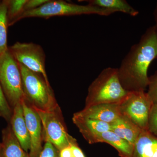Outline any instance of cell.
Segmentation results:
<instances>
[{"instance_id": "17", "label": "cell", "mask_w": 157, "mask_h": 157, "mask_svg": "<svg viewBox=\"0 0 157 157\" xmlns=\"http://www.w3.org/2000/svg\"><path fill=\"white\" fill-rule=\"evenodd\" d=\"M86 2L90 5L113 10L116 12H122L133 17L139 14V11L125 0H88Z\"/></svg>"}, {"instance_id": "24", "label": "cell", "mask_w": 157, "mask_h": 157, "mask_svg": "<svg viewBox=\"0 0 157 157\" xmlns=\"http://www.w3.org/2000/svg\"><path fill=\"white\" fill-rule=\"evenodd\" d=\"M48 1L49 0H27L25 8V12L38 9Z\"/></svg>"}, {"instance_id": "25", "label": "cell", "mask_w": 157, "mask_h": 157, "mask_svg": "<svg viewBox=\"0 0 157 157\" xmlns=\"http://www.w3.org/2000/svg\"><path fill=\"white\" fill-rule=\"evenodd\" d=\"M70 146L72 150L73 157H86L83 152L78 146L77 142L71 144Z\"/></svg>"}, {"instance_id": "14", "label": "cell", "mask_w": 157, "mask_h": 157, "mask_svg": "<svg viewBox=\"0 0 157 157\" xmlns=\"http://www.w3.org/2000/svg\"><path fill=\"white\" fill-rule=\"evenodd\" d=\"M132 157H157V137L142 130L134 145Z\"/></svg>"}, {"instance_id": "10", "label": "cell", "mask_w": 157, "mask_h": 157, "mask_svg": "<svg viewBox=\"0 0 157 157\" xmlns=\"http://www.w3.org/2000/svg\"><path fill=\"white\" fill-rule=\"evenodd\" d=\"M74 115L111 124L121 115L120 104H101L85 107Z\"/></svg>"}, {"instance_id": "9", "label": "cell", "mask_w": 157, "mask_h": 157, "mask_svg": "<svg viewBox=\"0 0 157 157\" xmlns=\"http://www.w3.org/2000/svg\"><path fill=\"white\" fill-rule=\"evenodd\" d=\"M26 123L30 139V157H39L44 141L41 119L36 110L24 99L21 102Z\"/></svg>"}, {"instance_id": "6", "label": "cell", "mask_w": 157, "mask_h": 157, "mask_svg": "<svg viewBox=\"0 0 157 157\" xmlns=\"http://www.w3.org/2000/svg\"><path fill=\"white\" fill-rule=\"evenodd\" d=\"M41 119L43 140L48 141L59 151L71 144L77 142L69 135L59 105L51 110H36Z\"/></svg>"}, {"instance_id": "22", "label": "cell", "mask_w": 157, "mask_h": 157, "mask_svg": "<svg viewBox=\"0 0 157 157\" xmlns=\"http://www.w3.org/2000/svg\"><path fill=\"white\" fill-rule=\"evenodd\" d=\"M39 157H60L59 151L53 144L45 141Z\"/></svg>"}, {"instance_id": "13", "label": "cell", "mask_w": 157, "mask_h": 157, "mask_svg": "<svg viewBox=\"0 0 157 157\" xmlns=\"http://www.w3.org/2000/svg\"><path fill=\"white\" fill-rule=\"evenodd\" d=\"M110 125V131L133 145L143 130L122 114Z\"/></svg>"}, {"instance_id": "16", "label": "cell", "mask_w": 157, "mask_h": 157, "mask_svg": "<svg viewBox=\"0 0 157 157\" xmlns=\"http://www.w3.org/2000/svg\"><path fill=\"white\" fill-rule=\"evenodd\" d=\"M2 157H30L25 151L9 125L2 131Z\"/></svg>"}, {"instance_id": "20", "label": "cell", "mask_w": 157, "mask_h": 157, "mask_svg": "<svg viewBox=\"0 0 157 157\" xmlns=\"http://www.w3.org/2000/svg\"><path fill=\"white\" fill-rule=\"evenodd\" d=\"M13 109L7 101L0 83V116L10 121Z\"/></svg>"}, {"instance_id": "15", "label": "cell", "mask_w": 157, "mask_h": 157, "mask_svg": "<svg viewBox=\"0 0 157 157\" xmlns=\"http://www.w3.org/2000/svg\"><path fill=\"white\" fill-rule=\"evenodd\" d=\"M104 142L110 144L122 157H132L134 145L121 138L111 131L98 134L95 137L93 144Z\"/></svg>"}, {"instance_id": "18", "label": "cell", "mask_w": 157, "mask_h": 157, "mask_svg": "<svg viewBox=\"0 0 157 157\" xmlns=\"http://www.w3.org/2000/svg\"><path fill=\"white\" fill-rule=\"evenodd\" d=\"M8 0L0 1V56L8 49L7 46Z\"/></svg>"}, {"instance_id": "19", "label": "cell", "mask_w": 157, "mask_h": 157, "mask_svg": "<svg viewBox=\"0 0 157 157\" xmlns=\"http://www.w3.org/2000/svg\"><path fill=\"white\" fill-rule=\"evenodd\" d=\"M7 17L9 26L18 21L19 17L25 12L27 0H8Z\"/></svg>"}, {"instance_id": "21", "label": "cell", "mask_w": 157, "mask_h": 157, "mask_svg": "<svg viewBox=\"0 0 157 157\" xmlns=\"http://www.w3.org/2000/svg\"><path fill=\"white\" fill-rule=\"evenodd\" d=\"M147 130L157 137V104H153L149 116Z\"/></svg>"}, {"instance_id": "7", "label": "cell", "mask_w": 157, "mask_h": 157, "mask_svg": "<svg viewBox=\"0 0 157 157\" xmlns=\"http://www.w3.org/2000/svg\"><path fill=\"white\" fill-rule=\"evenodd\" d=\"M153 103L144 90L129 92L120 104L121 114L126 116L141 130H147L150 112Z\"/></svg>"}, {"instance_id": "12", "label": "cell", "mask_w": 157, "mask_h": 157, "mask_svg": "<svg viewBox=\"0 0 157 157\" xmlns=\"http://www.w3.org/2000/svg\"><path fill=\"white\" fill-rule=\"evenodd\" d=\"M72 120L86 140L90 144H93L98 134L110 131V124L73 114Z\"/></svg>"}, {"instance_id": "1", "label": "cell", "mask_w": 157, "mask_h": 157, "mask_svg": "<svg viewBox=\"0 0 157 157\" xmlns=\"http://www.w3.org/2000/svg\"><path fill=\"white\" fill-rule=\"evenodd\" d=\"M157 56V33L154 30L133 45L117 68L123 87L128 91L144 90L150 80L147 71Z\"/></svg>"}, {"instance_id": "26", "label": "cell", "mask_w": 157, "mask_h": 157, "mask_svg": "<svg viewBox=\"0 0 157 157\" xmlns=\"http://www.w3.org/2000/svg\"><path fill=\"white\" fill-rule=\"evenodd\" d=\"M60 157H73L70 146L66 147L59 151Z\"/></svg>"}, {"instance_id": "8", "label": "cell", "mask_w": 157, "mask_h": 157, "mask_svg": "<svg viewBox=\"0 0 157 157\" xmlns=\"http://www.w3.org/2000/svg\"><path fill=\"white\" fill-rule=\"evenodd\" d=\"M12 56L29 70L42 75L49 83L45 70V55L42 47L35 43L17 42L8 48Z\"/></svg>"}, {"instance_id": "27", "label": "cell", "mask_w": 157, "mask_h": 157, "mask_svg": "<svg viewBox=\"0 0 157 157\" xmlns=\"http://www.w3.org/2000/svg\"><path fill=\"white\" fill-rule=\"evenodd\" d=\"M0 157H2V145L0 143Z\"/></svg>"}, {"instance_id": "23", "label": "cell", "mask_w": 157, "mask_h": 157, "mask_svg": "<svg viewBox=\"0 0 157 157\" xmlns=\"http://www.w3.org/2000/svg\"><path fill=\"white\" fill-rule=\"evenodd\" d=\"M147 93L153 104H157V76L152 81H150Z\"/></svg>"}, {"instance_id": "11", "label": "cell", "mask_w": 157, "mask_h": 157, "mask_svg": "<svg viewBox=\"0 0 157 157\" xmlns=\"http://www.w3.org/2000/svg\"><path fill=\"white\" fill-rule=\"evenodd\" d=\"M10 123L11 129L21 147L25 151L28 153L30 149V139L21 102L13 108V113Z\"/></svg>"}, {"instance_id": "5", "label": "cell", "mask_w": 157, "mask_h": 157, "mask_svg": "<svg viewBox=\"0 0 157 157\" xmlns=\"http://www.w3.org/2000/svg\"><path fill=\"white\" fill-rule=\"evenodd\" d=\"M0 83L12 109L25 99L19 63L9 48L0 56Z\"/></svg>"}, {"instance_id": "4", "label": "cell", "mask_w": 157, "mask_h": 157, "mask_svg": "<svg viewBox=\"0 0 157 157\" xmlns=\"http://www.w3.org/2000/svg\"><path fill=\"white\" fill-rule=\"evenodd\" d=\"M115 11L88 4L79 5L64 1H48L41 7L25 11L18 21L28 17H42L46 19L55 16H74L82 14H98L108 16Z\"/></svg>"}, {"instance_id": "2", "label": "cell", "mask_w": 157, "mask_h": 157, "mask_svg": "<svg viewBox=\"0 0 157 157\" xmlns=\"http://www.w3.org/2000/svg\"><path fill=\"white\" fill-rule=\"evenodd\" d=\"M128 92L121 83L117 68H106L90 86L85 107L101 104H120Z\"/></svg>"}, {"instance_id": "3", "label": "cell", "mask_w": 157, "mask_h": 157, "mask_svg": "<svg viewBox=\"0 0 157 157\" xmlns=\"http://www.w3.org/2000/svg\"><path fill=\"white\" fill-rule=\"evenodd\" d=\"M19 65L25 101L36 110L48 111L58 106L50 85L44 77Z\"/></svg>"}]
</instances>
